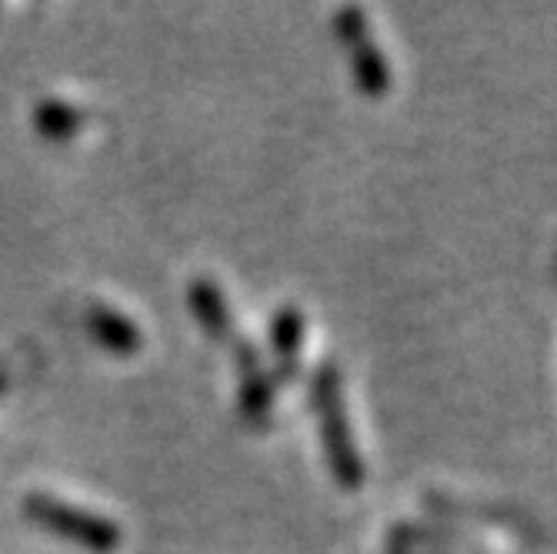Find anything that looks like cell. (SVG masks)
<instances>
[{"mask_svg": "<svg viewBox=\"0 0 557 554\" xmlns=\"http://www.w3.org/2000/svg\"><path fill=\"white\" fill-rule=\"evenodd\" d=\"M4 387H8V371L0 368V394H4Z\"/></svg>", "mask_w": 557, "mask_h": 554, "instance_id": "obj_6", "label": "cell"}, {"mask_svg": "<svg viewBox=\"0 0 557 554\" xmlns=\"http://www.w3.org/2000/svg\"><path fill=\"white\" fill-rule=\"evenodd\" d=\"M24 512L47 531H54L74 544H84L90 551H114L121 544V528L114 521L81 512V508L67 505V501H58L50 494H30L24 501Z\"/></svg>", "mask_w": 557, "mask_h": 554, "instance_id": "obj_1", "label": "cell"}, {"mask_svg": "<svg viewBox=\"0 0 557 554\" xmlns=\"http://www.w3.org/2000/svg\"><path fill=\"white\" fill-rule=\"evenodd\" d=\"M190 300H194V308H197V315H200V321H205V328L211 331V334H227V308H224V297H221V291L214 287V284H208V281H197L194 284V291H190Z\"/></svg>", "mask_w": 557, "mask_h": 554, "instance_id": "obj_3", "label": "cell"}, {"mask_svg": "<svg viewBox=\"0 0 557 554\" xmlns=\"http://www.w3.org/2000/svg\"><path fill=\"white\" fill-rule=\"evenodd\" d=\"M274 341L281 350H294V344H300V318H294L290 311H284L274 324Z\"/></svg>", "mask_w": 557, "mask_h": 554, "instance_id": "obj_5", "label": "cell"}, {"mask_svg": "<svg viewBox=\"0 0 557 554\" xmlns=\"http://www.w3.org/2000/svg\"><path fill=\"white\" fill-rule=\"evenodd\" d=\"M90 331L100 344L108 350H117V355H131V350H137V344H140V331L121 311L104 308V305L90 308Z\"/></svg>", "mask_w": 557, "mask_h": 554, "instance_id": "obj_2", "label": "cell"}, {"mask_svg": "<svg viewBox=\"0 0 557 554\" xmlns=\"http://www.w3.org/2000/svg\"><path fill=\"white\" fill-rule=\"evenodd\" d=\"M77 124H81V114L71 104H61V100H44L37 108V127L47 137H71Z\"/></svg>", "mask_w": 557, "mask_h": 554, "instance_id": "obj_4", "label": "cell"}]
</instances>
